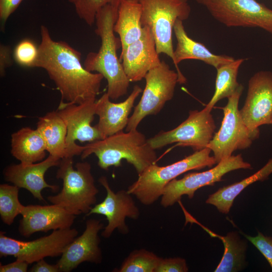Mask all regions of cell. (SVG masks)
<instances>
[{"label":"cell","instance_id":"obj_4","mask_svg":"<svg viewBox=\"0 0 272 272\" xmlns=\"http://www.w3.org/2000/svg\"><path fill=\"white\" fill-rule=\"evenodd\" d=\"M73 158L61 159L56 177L62 180V188L58 194L48 196L47 199L76 216L86 215L96 204L99 190L95 184L91 164L88 162H78L74 168Z\"/></svg>","mask_w":272,"mask_h":272},{"label":"cell","instance_id":"obj_33","mask_svg":"<svg viewBox=\"0 0 272 272\" xmlns=\"http://www.w3.org/2000/svg\"><path fill=\"white\" fill-rule=\"evenodd\" d=\"M188 268L185 259L181 257L161 258L155 272H187Z\"/></svg>","mask_w":272,"mask_h":272},{"label":"cell","instance_id":"obj_32","mask_svg":"<svg viewBox=\"0 0 272 272\" xmlns=\"http://www.w3.org/2000/svg\"><path fill=\"white\" fill-rule=\"evenodd\" d=\"M244 235L264 256L272 268V238L265 236L259 232L254 237Z\"/></svg>","mask_w":272,"mask_h":272},{"label":"cell","instance_id":"obj_31","mask_svg":"<svg viewBox=\"0 0 272 272\" xmlns=\"http://www.w3.org/2000/svg\"><path fill=\"white\" fill-rule=\"evenodd\" d=\"M38 52V46L33 41L24 39L16 46L13 52L14 59L22 66L34 67Z\"/></svg>","mask_w":272,"mask_h":272},{"label":"cell","instance_id":"obj_34","mask_svg":"<svg viewBox=\"0 0 272 272\" xmlns=\"http://www.w3.org/2000/svg\"><path fill=\"white\" fill-rule=\"evenodd\" d=\"M23 0H0V20L5 24L17 10Z\"/></svg>","mask_w":272,"mask_h":272},{"label":"cell","instance_id":"obj_39","mask_svg":"<svg viewBox=\"0 0 272 272\" xmlns=\"http://www.w3.org/2000/svg\"><path fill=\"white\" fill-rule=\"evenodd\" d=\"M271 124H272V121H271Z\"/></svg>","mask_w":272,"mask_h":272},{"label":"cell","instance_id":"obj_9","mask_svg":"<svg viewBox=\"0 0 272 272\" xmlns=\"http://www.w3.org/2000/svg\"><path fill=\"white\" fill-rule=\"evenodd\" d=\"M211 111L206 106L199 111L190 110L188 117L176 127L161 131L148 141L155 150L175 143L195 151L203 149L213 139L216 127Z\"/></svg>","mask_w":272,"mask_h":272},{"label":"cell","instance_id":"obj_30","mask_svg":"<svg viewBox=\"0 0 272 272\" xmlns=\"http://www.w3.org/2000/svg\"><path fill=\"white\" fill-rule=\"evenodd\" d=\"M119 0H69L74 6L79 18L92 26L98 11L105 6Z\"/></svg>","mask_w":272,"mask_h":272},{"label":"cell","instance_id":"obj_27","mask_svg":"<svg viewBox=\"0 0 272 272\" xmlns=\"http://www.w3.org/2000/svg\"><path fill=\"white\" fill-rule=\"evenodd\" d=\"M244 58L234 59L217 69L214 94L206 107L212 110L216 103L225 98L231 96L241 85L237 81V76L240 65Z\"/></svg>","mask_w":272,"mask_h":272},{"label":"cell","instance_id":"obj_6","mask_svg":"<svg viewBox=\"0 0 272 272\" xmlns=\"http://www.w3.org/2000/svg\"><path fill=\"white\" fill-rule=\"evenodd\" d=\"M142 7L141 23L149 27L158 54L164 53L175 63L172 34L178 19L187 20L190 14L187 0H139Z\"/></svg>","mask_w":272,"mask_h":272},{"label":"cell","instance_id":"obj_2","mask_svg":"<svg viewBox=\"0 0 272 272\" xmlns=\"http://www.w3.org/2000/svg\"><path fill=\"white\" fill-rule=\"evenodd\" d=\"M120 1L109 4L97 13L95 32L101 39V46L98 52H90L87 55L83 64L87 70L99 73L106 79V93L112 100L126 94L130 83L117 56L121 42L114 31Z\"/></svg>","mask_w":272,"mask_h":272},{"label":"cell","instance_id":"obj_10","mask_svg":"<svg viewBox=\"0 0 272 272\" xmlns=\"http://www.w3.org/2000/svg\"><path fill=\"white\" fill-rule=\"evenodd\" d=\"M75 228L53 230L45 236L30 241H21L0 232V256H14L30 264L46 257L61 255L66 246L78 236Z\"/></svg>","mask_w":272,"mask_h":272},{"label":"cell","instance_id":"obj_20","mask_svg":"<svg viewBox=\"0 0 272 272\" xmlns=\"http://www.w3.org/2000/svg\"><path fill=\"white\" fill-rule=\"evenodd\" d=\"M142 92V89L137 85L123 102H111L107 93L96 100L95 113L98 116L99 121L96 125L102 139L126 128L135 101Z\"/></svg>","mask_w":272,"mask_h":272},{"label":"cell","instance_id":"obj_17","mask_svg":"<svg viewBox=\"0 0 272 272\" xmlns=\"http://www.w3.org/2000/svg\"><path fill=\"white\" fill-rule=\"evenodd\" d=\"M21 215L22 218L20 220L18 230L21 235L26 237L37 232L71 228L77 216L54 204L25 206Z\"/></svg>","mask_w":272,"mask_h":272},{"label":"cell","instance_id":"obj_7","mask_svg":"<svg viewBox=\"0 0 272 272\" xmlns=\"http://www.w3.org/2000/svg\"><path fill=\"white\" fill-rule=\"evenodd\" d=\"M243 90V87L241 85L228 98L227 105L222 107L224 116L220 128L208 146L213 152L217 164L231 156L235 151L249 148L259 137V128L250 129L239 110V101Z\"/></svg>","mask_w":272,"mask_h":272},{"label":"cell","instance_id":"obj_29","mask_svg":"<svg viewBox=\"0 0 272 272\" xmlns=\"http://www.w3.org/2000/svg\"><path fill=\"white\" fill-rule=\"evenodd\" d=\"M161 258L145 249L134 250L114 271L155 272Z\"/></svg>","mask_w":272,"mask_h":272},{"label":"cell","instance_id":"obj_25","mask_svg":"<svg viewBox=\"0 0 272 272\" xmlns=\"http://www.w3.org/2000/svg\"><path fill=\"white\" fill-rule=\"evenodd\" d=\"M272 173V159L259 170L239 182L224 186L209 195L206 202L215 206L218 211L227 214L235 198L250 184L257 181H263Z\"/></svg>","mask_w":272,"mask_h":272},{"label":"cell","instance_id":"obj_14","mask_svg":"<svg viewBox=\"0 0 272 272\" xmlns=\"http://www.w3.org/2000/svg\"><path fill=\"white\" fill-rule=\"evenodd\" d=\"M96 101L79 104L60 102L56 110L66 124V143L74 156L81 155L84 149V146L77 145L76 141L91 143L102 139L96 125H91L96 115Z\"/></svg>","mask_w":272,"mask_h":272},{"label":"cell","instance_id":"obj_24","mask_svg":"<svg viewBox=\"0 0 272 272\" xmlns=\"http://www.w3.org/2000/svg\"><path fill=\"white\" fill-rule=\"evenodd\" d=\"M142 14V7L139 0H121L114 31L119 36L121 50L142 36L144 31Z\"/></svg>","mask_w":272,"mask_h":272},{"label":"cell","instance_id":"obj_22","mask_svg":"<svg viewBox=\"0 0 272 272\" xmlns=\"http://www.w3.org/2000/svg\"><path fill=\"white\" fill-rule=\"evenodd\" d=\"M36 128L43 137L49 155L60 159L74 157L66 143V124L56 110L39 117Z\"/></svg>","mask_w":272,"mask_h":272},{"label":"cell","instance_id":"obj_3","mask_svg":"<svg viewBox=\"0 0 272 272\" xmlns=\"http://www.w3.org/2000/svg\"><path fill=\"white\" fill-rule=\"evenodd\" d=\"M156 150L149 143L145 135L137 129L119 131L103 139L84 146L81 155L82 159L91 154L98 158V165L107 170L111 166L119 167L122 160L132 165L138 175L156 163Z\"/></svg>","mask_w":272,"mask_h":272},{"label":"cell","instance_id":"obj_13","mask_svg":"<svg viewBox=\"0 0 272 272\" xmlns=\"http://www.w3.org/2000/svg\"><path fill=\"white\" fill-rule=\"evenodd\" d=\"M98 181L105 189L106 195L102 201L92 207L86 216L98 214L105 216L108 224L101 233L105 238H109L115 229L122 234H128L129 228L125 223V219L137 220L140 215L139 209L131 194L123 189L114 192L106 176L100 177Z\"/></svg>","mask_w":272,"mask_h":272},{"label":"cell","instance_id":"obj_11","mask_svg":"<svg viewBox=\"0 0 272 272\" xmlns=\"http://www.w3.org/2000/svg\"><path fill=\"white\" fill-rule=\"evenodd\" d=\"M205 6L227 27H258L272 34V10L256 0H208Z\"/></svg>","mask_w":272,"mask_h":272},{"label":"cell","instance_id":"obj_37","mask_svg":"<svg viewBox=\"0 0 272 272\" xmlns=\"http://www.w3.org/2000/svg\"><path fill=\"white\" fill-rule=\"evenodd\" d=\"M31 272H60L59 268L55 264H50L44 259H42L34 264L30 269Z\"/></svg>","mask_w":272,"mask_h":272},{"label":"cell","instance_id":"obj_23","mask_svg":"<svg viewBox=\"0 0 272 272\" xmlns=\"http://www.w3.org/2000/svg\"><path fill=\"white\" fill-rule=\"evenodd\" d=\"M11 144V153L20 163L28 164L39 162L46 156V145L37 128H21L12 134Z\"/></svg>","mask_w":272,"mask_h":272},{"label":"cell","instance_id":"obj_8","mask_svg":"<svg viewBox=\"0 0 272 272\" xmlns=\"http://www.w3.org/2000/svg\"><path fill=\"white\" fill-rule=\"evenodd\" d=\"M146 86L141 98L129 118L126 131L137 129L146 116L156 115L163 108L166 103L172 99L179 77L177 72L161 61L157 67L145 76Z\"/></svg>","mask_w":272,"mask_h":272},{"label":"cell","instance_id":"obj_5","mask_svg":"<svg viewBox=\"0 0 272 272\" xmlns=\"http://www.w3.org/2000/svg\"><path fill=\"white\" fill-rule=\"evenodd\" d=\"M211 152L207 147L167 166L152 164L138 175L137 180L127 190L142 204L151 205L161 197L166 185L177 176L190 170L211 167L217 164L214 157L210 155Z\"/></svg>","mask_w":272,"mask_h":272},{"label":"cell","instance_id":"obj_26","mask_svg":"<svg viewBox=\"0 0 272 272\" xmlns=\"http://www.w3.org/2000/svg\"><path fill=\"white\" fill-rule=\"evenodd\" d=\"M221 238L224 245V253L214 271L235 272L243 269L245 266L247 242L234 231Z\"/></svg>","mask_w":272,"mask_h":272},{"label":"cell","instance_id":"obj_36","mask_svg":"<svg viewBox=\"0 0 272 272\" xmlns=\"http://www.w3.org/2000/svg\"><path fill=\"white\" fill-rule=\"evenodd\" d=\"M29 263L28 262L17 259L16 260L7 264L0 265L1 272H26Z\"/></svg>","mask_w":272,"mask_h":272},{"label":"cell","instance_id":"obj_19","mask_svg":"<svg viewBox=\"0 0 272 272\" xmlns=\"http://www.w3.org/2000/svg\"><path fill=\"white\" fill-rule=\"evenodd\" d=\"M61 159L49 155L42 161L32 163L13 164L4 170L5 179L19 188L28 190L35 198L44 201L41 191L49 188L53 192L59 189V186L47 183L44 175L51 167L58 166Z\"/></svg>","mask_w":272,"mask_h":272},{"label":"cell","instance_id":"obj_16","mask_svg":"<svg viewBox=\"0 0 272 272\" xmlns=\"http://www.w3.org/2000/svg\"><path fill=\"white\" fill-rule=\"evenodd\" d=\"M104 228L99 220H87L84 232L66 246L56 263L60 271L70 272L84 262L101 263L103 257L98 233Z\"/></svg>","mask_w":272,"mask_h":272},{"label":"cell","instance_id":"obj_21","mask_svg":"<svg viewBox=\"0 0 272 272\" xmlns=\"http://www.w3.org/2000/svg\"><path fill=\"white\" fill-rule=\"evenodd\" d=\"M173 31L177 41L176 49L174 50V64L179 75L180 84L186 82V78L178 67V64L183 60H199L217 69L235 59L229 56L214 54L204 44L190 38L185 30L183 21L180 19L176 21Z\"/></svg>","mask_w":272,"mask_h":272},{"label":"cell","instance_id":"obj_18","mask_svg":"<svg viewBox=\"0 0 272 272\" xmlns=\"http://www.w3.org/2000/svg\"><path fill=\"white\" fill-rule=\"evenodd\" d=\"M143 27L141 38L121 50L119 57L130 82L141 81L149 71L161 62L150 29Z\"/></svg>","mask_w":272,"mask_h":272},{"label":"cell","instance_id":"obj_12","mask_svg":"<svg viewBox=\"0 0 272 272\" xmlns=\"http://www.w3.org/2000/svg\"><path fill=\"white\" fill-rule=\"evenodd\" d=\"M240 169H251V164L243 160L241 154L232 155L209 170L188 173L180 179H174L165 187L160 203L164 208H167L180 201L184 195L192 198L199 188L213 185L215 182L222 181L226 173Z\"/></svg>","mask_w":272,"mask_h":272},{"label":"cell","instance_id":"obj_28","mask_svg":"<svg viewBox=\"0 0 272 272\" xmlns=\"http://www.w3.org/2000/svg\"><path fill=\"white\" fill-rule=\"evenodd\" d=\"M19 188L15 185H0L1 218L9 226L13 223L18 215L21 214L25 207L19 199Z\"/></svg>","mask_w":272,"mask_h":272},{"label":"cell","instance_id":"obj_15","mask_svg":"<svg viewBox=\"0 0 272 272\" xmlns=\"http://www.w3.org/2000/svg\"><path fill=\"white\" fill-rule=\"evenodd\" d=\"M242 118L251 130L272 121V73L261 71L249 79L247 97L240 110Z\"/></svg>","mask_w":272,"mask_h":272},{"label":"cell","instance_id":"obj_35","mask_svg":"<svg viewBox=\"0 0 272 272\" xmlns=\"http://www.w3.org/2000/svg\"><path fill=\"white\" fill-rule=\"evenodd\" d=\"M13 64L12 50L10 46L1 44L0 45V75L3 77L7 68Z\"/></svg>","mask_w":272,"mask_h":272},{"label":"cell","instance_id":"obj_1","mask_svg":"<svg viewBox=\"0 0 272 272\" xmlns=\"http://www.w3.org/2000/svg\"><path fill=\"white\" fill-rule=\"evenodd\" d=\"M41 41L34 67L44 69L61 95V101L82 104L96 100L104 77L87 70L81 54L67 43L52 39L48 28L40 27Z\"/></svg>","mask_w":272,"mask_h":272},{"label":"cell","instance_id":"obj_38","mask_svg":"<svg viewBox=\"0 0 272 272\" xmlns=\"http://www.w3.org/2000/svg\"><path fill=\"white\" fill-rule=\"evenodd\" d=\"M195 1H196L197 3L205 6L208 0H195Z\"/></svg>","mask_w":272,"mask_h":272}]
</instances>
